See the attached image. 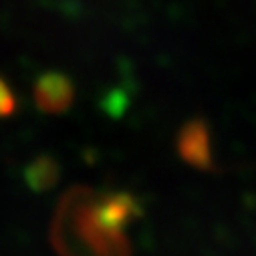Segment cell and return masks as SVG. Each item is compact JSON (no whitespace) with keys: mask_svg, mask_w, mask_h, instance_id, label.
Returning a JSON list of instances; mask_svg holds the SVG:
<instances>
[{"mask_svg":"<svg viewBox=\"0 0 256 256\" xmlns=\"http://www.w3.org/2000/svg\"><path fill=\"white\" fill-rule=\"evenodd\" d=\"M58 178H60V166L52 156H46V154L34 158L24 168V182L36 194L52 190L56 186Z\"/></svg>","mask_w":256,"mask_h":256,"instance_id":"5","label":"cell"},{"mask_svg":"<svg viewBox=\"0 0 256 256\" xmlns=\"http://www.w3.org/2000/svg\"><path fill=\"white\" fill-rule=\"evenodd\" d=\"M34 103L42 113H65L75 101V85L60 71H46L34 81Z\"/></svg>","mask_w":256,"mask_h":256,"instance_id":"3","label":"cell"},{"mask_svg":"<svg viewBox=\"0 0 256 256\" xmlns=\"http://www.w3.org/2000/svg\"><path fill=\"white\" fill-rule=\"evenodd\" d=\"M178 148H180V156L192 166L204 168L210 164L208 132L200 121H192L184 127L178 140Z\"/></svg>","mask_w":256,"mask_h":256,"instance_id":"4","label":"cell"},{"mask_svg":"<svg viewBox=\"0 0 256 256\" xmlns=\"http://www.w3.org/2000/svg\"><path fill=\"white\" fill-rule=\"evenodd\" d=\"M16 109V99L12 89L8 87V83L0 77V119L2 117H10Z\"/></svg>","mask_w":256,"mask_h":256,"instance_id":"6","label":"cell"},{"mask_svg":"<svg viewBox=\"0 0 256 256\" xmlns=\"http://www.w3.org/2000/svg\"><path fill=\"white\" fill-rule=\"evenodd\" d=\"M93 210L99 224L105 230L117 234H123L125 228L132 224V220L142 214L138 200L132 194H125V192H107V194L95 192Z\"/></svg>","mask_w":256,"mask_h":256,"instance_id":"2","label":"cell"},{"mask_svg":"<svg viewBox=\"0 0 256 256\" xmlns=\"http://www.w3.org/2000/svg\"><path fill=\"white\" fill-rule=\"evenodd\" d=\"M95 192L77 186L60 200L50 240L60 256H132L130 242L123 234L105 230L95 218Z\"/></svg>","mask_w":256,"mask_h":256,"instance_id":"1","label":"cell"}]
</instances>
